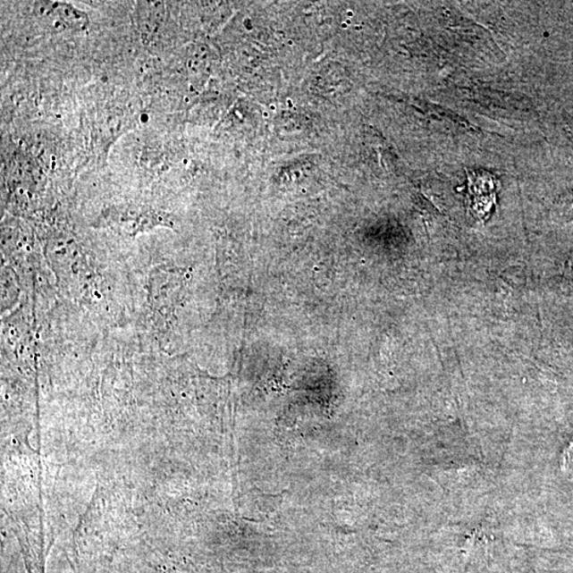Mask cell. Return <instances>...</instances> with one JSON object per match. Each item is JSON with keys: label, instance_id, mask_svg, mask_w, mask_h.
<instances>
[{"label": "cell", "instance_id": "1", "mask_svg": "<svg viewBox=\"0 0 573 573\" xmlns=\"http://www.w3.org/2000/svg\"><path fill=\"white\" fill-rule=\"evenodd\" d=\"M491 184L493 181L490 178L478 177V175H474L473 180L469 178V192L473 196V211L479 218L485 217L486 213L490 212L493 201H495L493 194L486 195L485 192L482 194V191ZM489 191H493V190Z\"/></svg>", "mask_w": 573, "mask_h": 573}]
</instances>
